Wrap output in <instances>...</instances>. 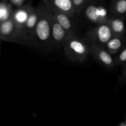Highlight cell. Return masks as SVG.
I'll list each match as a JSON object with an SVG mask.
<instances>
[{"mask_svg":"<svg viewBox=\"0 0 126 126\" xmlns=\"http://www.w3.org/2000/svg\"><path fill=\"white\" fill-rule=\"evenodd\" d=\"M50 13H51V40L52 48L53 49L60 50L63 48L68 39L71 36L57 22L51 12Z\"/></svg>","mask_w":126,"mask_h":126,"instance_id":"obj_7","label":"cell"},{"mask_svg":"<svg viewBox=\"0 0 126 126\" xmlns=\"http://www.w3.org/2000/svg\"><path fill=\"white\" fill-rule=\"evenodd\" d=\"M88 1L89 0H72L76 16L81 14V11H82Z\"/></svg>","mask_w":126,"mask_h":126,"instance_id":"obj_17","label":"cell"},{"mask_svg":"<svg viewBox=\"0 0 126 126\" xmlns=\"http://www.w3.org/2000/svg\"><path fill=\"white\" fill-rule=\"evenodd\" d=\"M0 40L18 44V32L12 18L0 23Z\"/></svg>","mask_w":126,"mask_h":126,"instance_id":"obj_9","label":"cell"},{"mask_svg":"<svg viewBox=\"0 0 126 126\" xmlns=\"http://www.w3.org/2000/svg\"><path fill=\"white\" fill-rule=\"evenodd\" d=\"M7 1L14 8L20 7L30 2H29L30 0H7Z\"/></svg>","mask_w":126,"mask_h":126,"instance_id":"obj_18","label":"cell"},{"mask_svg":"<svg viewBox=\"0 0 126 126\" xmlns=\"http://www.w3.org/2000/svg\"><path fill=\"white\" fill-rule=\"evenodd\" d=\"M80 14L95 25L107 23L112 16L103 0H89Z\"/></svg>","mask_w":126,"mask_h":126,"instance_id":"obj_3","label":"cell"},{"mask_svg":"<svg viewBox=\"0 0 126 126\" xmlns=\"http://www.w3.org/2000/svg\"><path fill=\"white\" fill-rule=\"evenodd\" d=\"M126 45V35L124 36H114L104 47L113 56L116 55Z\"/></svg>","mask_w":126,"mask_h":126,"instance_id":"obj_13","label":"cell"},{"mask_svg":"<svg viewBox=\"0 0 126 126\" xmlns=\"http://www.w3.org/2000/svg\"><path fill=\"white\" fill-rule=\"evenodd\" d=\"M50 10V9H49ZM57 22L65 30L70 36L77 35L76 24L74 22L73 16L50 10Z\"/></svg>","mask_w":126,"mask_h":126,"instance_id":"obj_11","label":"cell"},{"mask_svg":"<svg viewBox=\"0 0 126 126\" xmlns=\"http://www.w3.org/2000/svg\"><path fill=\"white\" fill-rule=\"evenodd\" d=\"M90 55L107 68L113 69L116 67L114 57L103 46L90 45Z\"/></svg>","mask_w":126,"mask_h":126,"instance_id":"obj_5","label":"cell"},{"mask_svg":"<svg viewBox=\"0 0 126 126\" xmlns=\"http://www.w3.org/2000/svg\"><path fill=\"white\" fill-rule=\"evenodd\" d=\"M119 126H126V122H124V123H122L121 124H119Z\"/></svg>","mask_w":126,"mask_h":126,"instance_id":"obj_20","label":"cell"},{"mask_svg":"<svg viewBox=\"0 0 126 126\" xmlns=\"http://www.w3.org/2000/svg\"><path fill=\"white\" fill-rule=\"evenodd\" d=\"M14 9V7L7 0L0 1V23L11 19Z\"/></svg>","mask_w":126,"mask_h":126,"instance_id":"obj_15","label":"cell"},{"mask_svg":"<svg viewBox=\"0 0 126 126\" xmlns=\"http://www.w3.org/2000/svg\"><path fill=\"white\" fill-rule=\"evenodd\" d=\"M41 11L28 46L41 52L53 50L51 40V13L43 2L40 4Z\"/></svg>","mask_w":126,"mask_h":126,"instance_id":"obj_1","label":"cell"},{"mask_svg":"<svg viewBox=\"0 0 126 126\" xmlns=\"http://www.w3.org/2000/svg\"><path fill=\"white\" fill-rule=\"evenodd\" d=\"M114 36L108 23L97 25L87 31L84 39L89 45L104 46Z\"/></svg>","mask_w":126,"mask_h":126,"instance_id":"obj_4","label":"cell"},{"mask_svg":"<svg viewBox=\"0 0 126 126\" xmlns=\"http://www.w3.org/2000/svg\"><path fill=\"white\" fill-rule=\"evenodd\" d=\"M63 50L66 57L74 62H84L90 55V45L78 35L69 37Z\"/></svg>","mask_w":126,"mask_h":126,"instance_id":"obj_2","label":"cell"},{"mask_svg":"<svg viewBox=\"0 0 126 126\" xmlns=\"http://www.w3.org/2000/svg\"><path fill=\"white\" fill-rule=\"evenodd\" d=\"M109 9L111 16L126 18V0L111 1Z\"/></svg>","mask_w":126,"mask_h":126,"instance_id":"obj_14","label":"cell"},{"mask_svg":"<svg viewBox=\"0 0 126 126\" xmlns=\"http://www.w3.org/2000/svg\"><path fill=\"white\" fill-rule=\"evenodd\" d=\"M33 8H34V6H32V3L30 2L25 6L20 7L14 8V9L11 18L17 27L18 35V44H20L21 43V38H22V33L23 27L31 12L33 11Z\"/></svg>","mask_w":126,"mask_h":126,"instance_id":"obj_6","label":"cell"},{"mask_svg":"<svg viewBox=\"0 0 126 126\" xmlns=\"http://www.w3.org/2000/svg\"><path fill=\"white\" fill-rule=\"evenodd\" d=\"M43 2L51 11L76 16L72 0H43Z\"/></svg>","mask_w":126,"mask_h":126,"instance_id":"obj_10","label":"cell"},{"mask_svg":"<svg viewBox=\"0 0 126 126\" xmlns=\"http://www.w3.org/2000/svg\"><path fill=\"white\" fill-rule=\"evenodd\" d=\"M41 11V4L38 5L36 7H34L23 27L20 44H23L25 46L29 45L31 37L34 32V30L40 16Z\"/></svg>","mask_w":126,"mask_h":126,"instance_id":"obj_8","label":"cell"},{"mask_svg":"<svg viewBox=\"0 0 126 126\" xmlns=\"http://www.w3.org/2000/svg\"><path fill=\"white\" fill-rule=\"evenodd\" d=\"M125 122H126V121H125Z\"/></svg>","mask_w":126,"mask_h":126,"instance_id":"obj_22","label":"cell"},{"mask_svg":"<svg viewBox=\"0 0 126 126\" xmlns=\"http://www.w3.org/2000/svg\"><path fill=\"white\" fill-rule=\"evenodd\" d=\"M0 41H1V40H0Z\"/></svg>","mask_w":126,"mask_h":126,"instance_id":"obj_23","label":"cell"},{"mask_svg":"<svg viewBox=\"0 0 126 126\" xmlns=\"http://www.w3.org/2000/svg\"><path fill=\"white\" fill-rule=\"evenodd\" d=\"M116 1V0H111V1Z\"/></svg>","mask_w":126,"mask_h":126,"instance_id":"obj_21","label":"cell"},{"mask_svg":"<svg viewBox=\"0 0 126 126\" xmlns=\"http://www.w3.org/2000/svg\"><path fill=\"white\" fill-rule=\"evenodd\" d=\"M125 19V17L118 16H112L110 17L107 23L113 35L116 36H124L126 35Z\"/></svg>","mask_w":126,"mask_h":126,"instance_id":"obj_12","label":"cell"},{"mask_svg":"<svg viewBox=\"0 0 126 126\" xmlns=\"http://www.w3.org/2000/svg\"><path fill=\"white\" fill-rule=\"evenodd\" d=\"M114 57L116 66L124 65L126 62V45Z\"/></svg>","mask_w":126,"mask_h":126,"instance_id":"obj_16","label":"cell"},{"mask_svg":"<svg viewBox=\"0 0 126 126\" xmlns=\"http://www.w3.org/2000/svg\"><path fill=\"white\" fill-rule=\"evenodd\" d=\"M121 79L122 80V81L126 82V62L124 64V65H122Z\"/></svg>","mask_w":126,"mask_h":126,"instance_id":"obj_19","label":"cell"}]
</instances>
